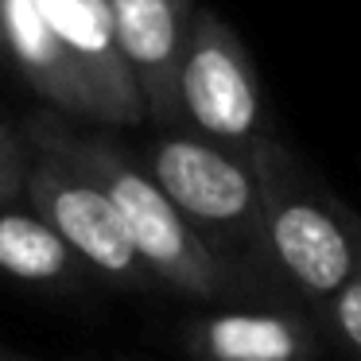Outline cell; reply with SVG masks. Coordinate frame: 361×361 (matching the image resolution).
Instances as JSON below:
<instances>
[{"label":"cell","instance_id":"3957f363","mask_svg":"<svg viewBox=\"0 0 361 361\" xmlns=\"http://www.w3.org/2000/svg\"><path fill=\"white\" fill-rule=\"evenodd\" d=\"M140 164L221 264L283 295L264 272L260 252V221H264L260 167L221 152L218 144L198 140L195 133H156L144 144Z\"/></svg>","mask_w":361,"mask_h":361},{"label":"cell","instance_id":"30bf717a","mask_svg":"<svg viewBox=\"0 0 361 361\" xmlns=\"http://www.w3.org/2000/svg\"><path fill=\"white\" fill-rule=\"evenodd\" d=\"M82 260L35 210H0V272L24 283H71Z\"/></svg>","mask_w":361,"mask_h":361},{"label":"cell","instance_id":"277c9868","mask_svg":"<svg viewBox=\"0 0 361 361\" xmlns=\"http://www.w3.org/2000/svg\"><path fill=\"white\" fill-rule=\"evenodd\" d=\"M183 133L218 144L221 152L257 167L276 144L260 74L241 35L210 8H195L179 66Z\"/></svg>","mask_w":361,"mask_h":361},{"label":"cell","instance_id":"8992f818","mask_svg":"<svg viewBox=\"0 0 361 361\" xmlns=\"http://www.w3.org/2000/svg\"><path fill=\"white\" fill-rule=\"evenodd\" d=\"M113 35L136 82L148 121L159 133H183L179 66L187 51L195 0H109Z\"/></svg>","mask_w":361,"mask_h":361},{"label":"cell","instance_id":"52a82bcc","mask_svg":"<svg viewBox=\"0 0 361 361\" xmlns=\"http://www.w3.org/2000/svg\"><path fill=\"white\" fill-rule=\"evenodd\" d=\"M35 4H39L47 27L55 32V39L63 43L78 82L86 86L94 121L117 128L144 125L148 113H144L136 82L117 51L109 0H35Z\"/></svg>","mask_w":361,"mask_h":361},{"label":"cell","instance_id":"9c48e42d","mask_svg":"<svg viewBox=\"0 0 361 361\" xmlns=\"http://www.w3.org/2000/svg\"><path fill=\"white\" fill-rule=\"evenodd\" d=\"M0 51L12 59L24 82L55 109L94 117L86 86L78 82L63 43L47 27L35 0H0Z\"/></svg>","mask_w":361,"mask_h":361},{"label":"cell","instance_id":"6da1fadb","mask_svg":"<svg viewBox=\"0 0 361 361\" xmlns=\"http://www.w3.org/2000/svg\"><path fill=\"white\" fill-rule=\"evenodd\" d=\"M32 133H39L51 148H59L71 164L102 183L113 198L121 221L128 229L136 257L152 283H164L175 295L202 299V303H229V307H260V303H288L268 283L221 264L206 241L187 226L171 198L156 187L140 159L125 156V148L94 133H66L55 121H32Z\"/></svg>","mask_w":361,"mask_h":361},{"label":"cell","instance_id":"7c38bea8","mask_svg":"<svg viewBox=\"0 0 361 361\" xmlns=\"http://www.w3.org/2000/svg\"><path fill=\"white\" fill-rule=\"evenodd\" d=\"M27 136L16 133L8 121H0V210H12L16 198H24V179H27Z\"/></svg>","mask_w":361,"mask_h":361},{"label":"cell","instance_id":"5bb4252c","mask_svg":"<svg viewBox=\"0 0 361 361\" xmlns=\"http://www.w3.org/2000/svg\"><path fill=\"white\" fill-rule=\"evenodd\" d=\"M0 361H32V357H20V353H4V350H0Z\"/></svg>","mask_w":361,"mask_h":361},{"label":"cell","instance_id":"5b68a950","mask_svg":"<svg viewBox=\"0 0 361 361\" xmlns=\"http://www.w3.org/2000/svg\"><path fill=\"white\" fill-rule=\"evenodd\" d=\"M24 136L32 148L24 179V198L32 202V210L63 237L66 249L90 272L125 283V288H148L152 276L144 272L125 221L113 198L102 190V183L86 175L78 164H71L59 148H51L39 133L27 128Z\"/></svg>","mask_w":361,"mask_h":361},{"label":"cell","instance_id":"7a4b0ae2","mask_svg":"<svg viewBox=\"0 0 361 361\" xmlns=\"http://www.w3.org/2000/svg\"><path fill=\"white\" fill-rule=\"evenodd\" d=\"M257 167L264 187V272L295 307L319 314L357 280L350 206L330 195L283 140H276Z\"/></svg>","mask_w":361,"mask_h":361},{"label":"cell","instance_id":"8fae6325","mask_svg":"<svg viewBox=\"0 0 361 361\" xmlns=\"http://www.w3.org/2000/svg\"><path fill=\"white\" fill-rule=\"evenodd\" d=\"M311 319L319 322L326 345H334L345 357L361 361V276L345 291H338V295L330 299L319 314H311Z\"/></svg>","mask_w":361,"mask_h":361},{"label":"cell","instance_id":"4fadbf2b","mask_svg":"<svg viewBox=\"0 0 361 361\" xmlns=\"http://www.w3.org/2000/svg\"><path fill=\"white\" fill-rule=\"evenodd\" d=\"M350 229H353V245H357V276H361V214L350 206Z\"/></svg>","mask_w":361,"mask_h":361},{"label":"cell","instance_id":"ba28073f","mask_svg":"<svg viewBox=\"0 0 361 361\" xmlns=\"http://www.w3.org/2000/svg\"><path fill=\"white\" fill-rule=\"evenodd\" d=\"M195 361H326L330 345L319 322L295 303L218 307L183 326Z\"/></svg>","mask_w":361,"mask_h":361}]
</instances>
